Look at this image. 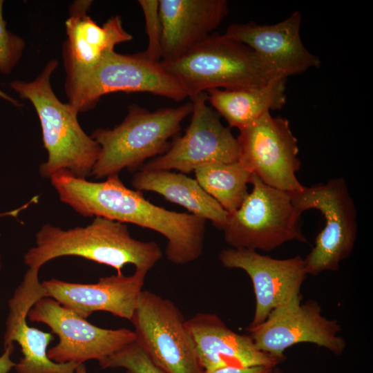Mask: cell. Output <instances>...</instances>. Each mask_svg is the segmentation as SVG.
<instances>
[{
  "instance_id": "cell-1",
  "label": "cell",
  "mask_w": 373,
  "mask_h": 373,
  "mask_svg": "<svg viewBox=\"0 0 373 373\" xmlns=\"http://www.w3.org/2000/svg\"><path fill=\"white\" fill-rule=\"evenodd\" d=\"M50 179L59 200L83 216L131 223L161 233L168 240L166 258L175 265L190 263L202 254L204 219L153 204L141 191L126 187L118 175L91 182L61 170Z\"/></svg>"
},
{
  "instance_id": "cell-2",
  "label": "cell",
  "mask_w": 373,
  "mask_h": 373,
  "mask_svg": "<svg viewBox=\"0 0 373 373\" xmlns=\"http://www.w3.org/2000/svg\"><path fill=\"white\" fill-rule=\"evenodd\" d=\"M78 256L110 266L122 274L126 265L149 271L161 259L162 251L154 241L132 238L125 223L96 217L86 227L63 229L45 224L35 236V246L24 254L30 269H39L61 256Z\"/></svg>"
},
{
  "instance_id": "cell-3",
  "label": "cell",
  "mask_w": 373,
  "mask_h": 373,
  "mask_svg": "<svg viewBox=\"0 0 373 373\" xmlns=\"http://www.w3.org/2000/svg\"><path fill=\"white\" fill-rule=\"evenodd\" d=\"M57 65L56 59H51L34 80H14L10 86L32 104L38 115L48 153L47 160L39 166L40 175L50 178L57 171L66 170L76 177L86 178L91 175L101 147L81 127L78 112L55 95L50 79Z\"/></svg>"
},
{
  "instance_id": "cell-4",
  "label": "cell",
  "mask_w": 373,
  "mask_h": 373,
  "mask_svg": "<svg viewBox=\"0 0 373 373\" xmlns=\"http://www.w3.org/2000/svg\"><path fill=\"white\" fill-rule=\"evenodd\" d=\"M159 64L190 99L211 88H256L285 79L250 47L225 35H211L180 58Z\"/></svg>"
},
{
  "instance_id": "cell-5",
  "label": "cell",
  "mask_w": 373,
  "mask_h": 373,
  "mask_svg": "<svg viewBox=\"0 0 373 373\" xmlns=\"http://www.w3.org/2000/svg\"><path fill=\"white\" fill-rule=\"evenodd\" d=\"M191 112V102L154 112L132 104L119 124L112 129L97 128L90 135L101 147L90 175L102 179L119 175L124 169L133 171L147 159L165 153L170 138L176 136Z\"/></svg>"
},
{
  "instance_id": "cell-6",
  "label": "cell",
  "mask_w": 373,
  "mask_h": 373,
  "mask_svg": "<svg viewBox=\"0 0 373 373\" xmlns=\"http://www.w3.org/2000/svg\"><path fill=\"white\" fill-rule=\"evenodd\" d=\"M66 72L68 103L78 113L93 108L101 97L115 92L150 93L178 102L188 97L159 62L146 60L140 52L108 51L90 67Z\"/></svg>"
},
{
  "instance_id": "cell-7",
  "label": "cell",
  "mask_w": 373,
  "mask_h": 373,
  "mask_svg": "<svg viewBox=\"0 0 373 373\" xmlns=\"http://www.w3.org/2000/svg\"><path fill=\"white\" fill-rule=\"evenodd\" d=\"M252 190L238 209L228 213L220 230L233 249L269 251L285 242H307L299 220L301 213L291 193L269 186L252 174Z\"/></svg>"
},
{
  "instance_id": "cell-8",
  "label": "cell",
  "mask_w": 373,
  "mask_h": 373,
  "mask_svg": "<svg viewBox=\"0 0 373 373\" xmlns=\"http://www.w3.org/2000/svg\"><path fill=\"white\" fill-rule=\"evenodd\" d=\"M291 196L300 213L317 209L325 220L314 247L303 258L307 274L338 271L340 263L352 254L357 235L356 209L345 180L336 178L326 183L304 186Z\"/></svg>"
},
{
  "instance_id": "cell-9",
  "label": "cell",
  "mask_w": 373,
  "mask_h": 373,
  "mask_svg": "<svg viewBox=\"0 0 373 373\" xmlns=\"http://www.w3.org/2000/svg\"><path fill=\"white\" fill-rule=\"evenodd\" d=\"M135 342L164 373H204L180 309L142 290L131 320Z\"/></svg>"
},
{
  "instance_id": "cell-10",
  "label": "cell",
  "mask_w": 373,
  "mask_h": 373,
  "mask_svg": "<svg viewBox=\"0 0 373 373\" xmlns=\"http://www.w3.org/2000/svg\"><path fill=\"white\" fill-rule=\"evenodd\" d=\"M238 162L265 184L295 193L304 186L296 173L300 168L298 141L289 121L265 113L240 130Z\"/></svg>"
},
{
  "instance_id": "cell-11",
  "label": "cell",
  "mask_w": 373,
  "mask_h": 373,
  "mask_svg": "<svg viewBox=\"0 0 373 373\" xmlns=\"http://www.w3.org/2000/svg\"><path fill=\"white\" fill-rule=\"evenodd\" d=\"M27 318L46 324L58 336V343L47 352L48 357L57 363L99 361L135 341L133 331L97 327L50 297L37 300Z\"/></svg>"
},
{
  "instance_id": "cell-12",
  "label": "cell",
  "mask_w": 373,
  "mask_h": 373,
  "mask_svg": "<svg viewBox=\"0 0 373 373\" xmlns=\"http://www.w3.org/2000/svg\"><path fill=\"white\" fill-rule=\"evenodd\" d=\"M192 117L182 136H175L169 150L142 165V170L176 169L189 173L211 163L238 161L239 144L229 128L207 104L206 92L191 99Z\"/></svg>"
},
{
  "instance_id": "cell-13",
  "label": "cell",
  "mask_w": 373,
  "mask_h": 373,
  "mask_svg": "<svg viewBox=\"0 0 373 373\" xmlns=\"http://www.w3.org/2000/svg\"><path fill=\"white\" fill-rule=\"evenodd\" d=\"M319 304L308 300H296L273 310L267 319L247 331L256 347L278 360H285L284 352L298 343L323 347L336 355L345 350L346 342L338 335L341 325L322 315Z\"/></svg>"
},
{
  "instance_id": "cell-14",
  "label": "cell",
  "mask_w": 373,
  "mask_h": 373,
  "mask_svg": "<svg viewBox=\"0 0 373 373\" xmlns=\"http://www.w3.org/2000/svg\"><path fill=\"white\" fill-rule=\"evenodd\" d=\"M218 259L223 267L242 269L251 278L256 307L249 327L263 323L275 309L301 300L300 288L307 274L300 256L276 259L256 251L229 248L222 249Z\"/></svg>"
},
{
  "instance_id": "cell-15",
  "label": "cell",
  "mask_w": 373,
  "mask_h": 373,
  "mask_svg": "<svg viewBox=\"0 0 373 373\" xmlns=\"http://www.w3.org/2000/svg\"><path fill=\"white\" fill-rule=\"evenodd\" d=\"M147 273L135 269L131 276L117 274L102 277L93 284L74 283L55 278L41 284L44 297L53 298L83 318L86 319L94 312L104 311L131 321Z\"/></svg>"
},
{
  "instance_id": "cell-16",
  "label": "cell",
  "mask_w": 373,
  "mask_h": 373,
  "mask_svg": "<svg viewBox=\"0 0 373 373\" xmlns=\"http://www.w3.org/2000/svg\"><path fill=\"white\" fill-rule=\"evenodd\" d=\"M38 273L39 270L28 268L8 301L3 347L17 343L21 347L22 357L14 367L17 373H75L79 364L57 363L48 357V347L55 339L52 333L27 323L28 311L44 297Z\"/></svg>"
},
{
  "instance_id": "cell-17",
  "label": "cell",
  "mask_w": 373,
  "mask_h": 373,
  "mask_svg": "<svg viewBox=\"0 0 373 373\" xmlns=\"http://www.w3.org/2000/svg\"><path fill=\"white\" fill-rule=\"evenodd\" d=\"M301 20L300 12L296 11L275 24L232 23L224 35L250 47L287 79L321 66L319 58L302 42Z\"/></svg>"
},
{
  "instance_id": "cell-18",
  "label": "cell",
  "mask_w": 373,
  "mask_h": 373,
  "mask_svg": "<svg viewBox=\"0 0 373 373\" xmlns=\"http://www.w3.org/2000/svg\"><path fill=\"white\" fill-rule=\"evenodd\" d=\"M204 372L221 367H276L280 362L260 351L249 334L229 329L216 314L198 313L186 320Z\"/></svg>"
},
{
  "instance_id": "cell-19",
  "label": "cell",
  "mask_w": 373,
  "mask_h": 373,
  "mask_svg": "<svg viewBox=\"0 0 373 373\" xmlns=\"http://www.w3.org/2000/svg\"><path fill=\"white\" fill-rule=\"evenodd\" d=\"M162 60H176L199 44L228 14L226 0H159Z\"/></svg>"
},
{
  "instance_id": "cell-20",
  "label": "cell",
  "mask_w": 373,
  "mask_h": 373,
  "mask_svg": "<svg viewBox=\"0 0 373 373\" xmlns=\"http://www.w3.org/2000/svg\"><path fill=\"white\" fill-rule=\"evenodd\" d=\"M92 1H75L69 8L65 22L67 39L63 46L66 71L90 67L117 44L132 40L119 16L108 19L102 26L87 15Z\"/></svg>"
},
{
  "instance_id": "cell-21",
  "label": "cell",
  "mask_w": 373,
  "mask_h": 373,
  "mask_svg": "<svg viewBox=\"0 0 373 373\" xmlns=\"http://www.w3.org/2000/svg\"><path fill=\"white\" fill-rule=\"evenodd\" d=\"M131 184L139 191H152L167 200L182 206L191 214L209 220L221 229L227 212L198 184L183 173L166 170L140 169L133 177Z\"/></svg>"
},
{
  "instance_id": "cell-22",
  "label": "cell",
  "mask_w": 373,
  "mask_h": 373,
  "mask_svg": "<svg viewBox=\"0 0 373 373\" xmlns=\"http://www.w3.org/2000/svg\"><path fill=\"white\" fill-rule=\"evenodd\" d=\"M286 79H276L256 88L236 90L211 88L207 101L229 124L240 130L249 126L270 111L286 103Z\"/></svg>"
},
{
  "instance_id": "cell-23",
  "label": "cell",
  "mask_w": 373,
  "mask_h": 373,
  "mask_svg": "<svg viewBox=\"0 0 373 373\" xmlns=\"http://www.w3.org/2000/svg\"><path fill=\"white\" fill-rule=\"evenodd\" d=\"M195 180L227 212L236 210L248 194L251 173L238 161L215 162L194 170Z\"/></svg>"
},
{
  "instance_id": "cell-24",
  "label": "cell",
  "mask_w": 373,
  "mask_h": 373,
  "mask_svg": "<svg viewBox=\"0 0 373 373\" xmlns=\"http://www.w3.org/2000/svg\"><path fill=\"white\" fill-rule=\"evenodd\" d=\"M103 368H124L126 373H164L150 359L135 341L98 361Z\"/></svg>"
},
{
  "instance_id": "cell-25",
  "label": "cell",
  "mask_w": 373,
  "mask_h": 373,
  "mask_svg": "<svg viewBox=\"0 0 373 373\" xmlns=\"http://www.w3.org/2000/svg\"><path fill=\"white\" fill-rule=\"evenodd\" d=\"M145 17L146 31L149 38L146 50L140 52L142 57L158 63L162 58V25L159 14L158 0L138 1Z\"/></svg>"
},
{
  "instance_id": "cell-26",
  "label": "cell",
  "mask_w": 373,
  "mask_h": 373,
  "mask_svg": "<svg viewBox=\"0 0 373 373\" xmlns=\"http://www.w3.org/2000/svg\"><path fill=\"white\" fill-rule=\"evenodd\" d=\"M3 1L0 0V72L8 75L19 62L25 48L24 41L6 28L3 17Z\"/></svg>"
},
{
  "instance_id": "cell-27",
  "label": "cell",
  "mask_w": 373,
  "mask_h": 373,
  "mask_svg": "<svg viewBox=\"0 0 373 373\" xmlns=\"http://www.w3.org/2000/svg\"><path fill=\"white\" fill-rule=\"evenodd\" d=\"M274 367L270 366H254L247 367H221L204 373H272Z\"/></svg>"
},
{
  "instance_id": "cell-28",
  "label": "cell",
  "mask_w": 373,
  "mask_h": 373,
  "mask_svg": "<svg viewBox=\"0 0 373 373\" xmlns=\"http://www.w3.org/2000/svg\"><path fill=\"white\" fill-rule=\"evenodd\" d=\"M4 347V351L0 356V373H8L14 368L15 363L11 360V356L15 350L14 343L8 344Z\"/></svg>"
},
{
  "instance_id": "cell-29",
  "label": "cell",
  "mask_w": 373,
  "mask_h": 373,
  "mask_svg": "<svg viewBox=\"0 0 373 373\" xmlns=\"http://www.w3.org/2000/svg\"><path fill=\"white\" fill-rule=\"evenodd\" d=\"M0 97L11 103L14 106L20 107L19 102L0 89Z\"/></svg>"
},
{
  "instance_id": "cell-30",
  "label": "cell",
  "mask_w": 373,
  "mask_h": 373,
  "mask_svg": "<svg viewBox=\"0 0 373 373\" xmlns=\"http://www.w3.org/2000/svg\"><path fill=\"white\" fill-rule=\"evenodd\" d=\"M75 373H87L86 367L84 363H82L77 366L75 370Z\"/></svg>"
},
{
  "instance_id": "cell-31",
  "label": "cell",
  "mask_w": 373,
  "mask_h": 373,
  "mask_svg": "<svg viewBox=\"0 0 373 373\" xmlns=\"http://www.w3.org/2000/svg\"><path fill=\"white\" fill-rule=\"evenodd\" d=\"M272 373H287L282 370L280 368L278 367L277 366L274 367L273 368Z\"/></svg>"
},
{
  "instance_id": "cell-32",
  "label": "cell",
  "mask_w": 373,
  "mask_h": 373,
  "mask_svg": "<svg viewBox=\"0 0 373 373\" xmlns=\"http://www.w3.org/2000/svg\"><path fill=\"white\" fill-rule=\"evenodd\" d=\"M1 256H0V269H1Z\"/></svg>"
}]
</instances>
